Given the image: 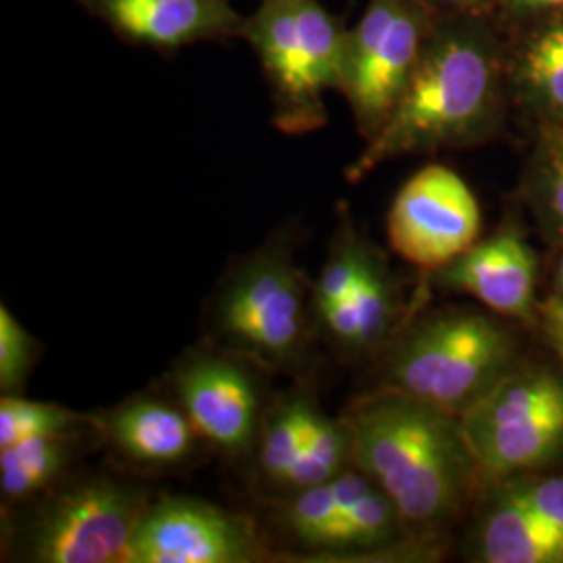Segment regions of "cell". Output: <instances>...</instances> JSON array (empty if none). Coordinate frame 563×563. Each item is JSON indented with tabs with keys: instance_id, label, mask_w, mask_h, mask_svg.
Segmentation results:
<instances>
[{
	"instance_id": "obj_1",
	"label": "cell",
	"mask_w": 563,
	"mask_h": 563,
	"mask_svg": "<svg viewBox=\"0 0 563 563\" xmlns=\"http://www.w3.org/2000/svg\"><path fill=\"white\" fill-rule=\"evenodd\" d=\"M507 92L505 30L493 15L441 13L401 99L344 172L351 184L393 159L490 136Z\"/></svg>"
},
{
	"instance_id": "obj_2",
	"label": "cell",
	"mask_w": 563,
	"mask_h": 563,
	"mask_svg": "<svg viewBox=\"0 0 563 563\" xmlns=\"http://www.w3.org/2000/svg\"><path fill=\"white\" fill-rule=\"evenodd\" d=\"M342 420L355 465L390 497L407 534L430 537L453 522L481 472L460 416L380 388L353 402Z\"/></svg>"
},
{
	"instance_id": "obj_3",
	"label": "cell",
	"mask_w": 563,
	"mask_h": 563,
	"mask_svg": "<svg viewBox=\"0 0 563 563\" xmlns=\"http://www.w3.org/2000/svg\"><path fill=\"white\" fill-rule=\"evenodd\" d=\"M211 322L223 349L255 367L301 369L316 334L311 288L286 242L265 244L225 276Z\"/></svg>"
},
{
	"instance_id": "obj_4",
	"label": "cell",
	"mask_w": 563,
	"mask_h": 563,
	"mask_svg": "<svg viewBox=\"0 0 563 563\" xmlns=\"http://www.w3.org/2000/svg\"><path fill=\"white\" fill-rule=\"evenodd\" d=\"M514 344L481 313H441L413 328L384 367V388L455 416L505 378Z\"/></svg>"
},
{
	"instance_id": "obj_5",
	"label": "cell",
	"mask_w": 563,
	"mask_h": 563,
	"mask_svg": "<svg viewBox=\"0 0 563 563\" xmlns=\"http://www.w3.org/2000/svg\"><path fill=\"white\" fill-rule=\"evenodd\" d=\"M148 507L136 484L86 476L55 486L21 522V560L36 563H123Z\"/></svg>"
},
{
	"instance_id": "obj_6",
	"label": "cell",
	"mask_w": 563,
	"mask_h": 563,
	"mask_svg": "<svg viewBox=\"0 0 563 563\" xmlns=\"http://www.w3.org/2000/svg\"><path fill=\"white\" fill-rule=\"evenodd\" d=\"M439 18L441 11L423 0H369L360 23L346 32L339 92L365 141L397 107Z\"/></svg>"
},
{
	"instance_id": "obj_7",
	"label": "cell",
	"mask_w": 563,
	"mask_h": 563,
	"mask_svg": "<svg viewBox=\"0 0 563 563\" xmlns=\"http://www.w3.org/2000/svg\"><path fill=\"white\" fill-rule=\"evenodd\" d=\"M478 470L509 476L555 457L563 446V383L544 369L507 374L460 416Z\"/></svg>"
},
{
	"instance_id": "obj_8",
	"label": "cell",
	"mask_w": 563,
	"mask_h": 563,
	"mask_svg": "<svg viewBox=\"0 0 563 563\" xmlns=\"http://www.w3.org/2000/svg\"><path fill=\"white\" fill-rule=\"evenodd\" d=\"M386 234L405 262L439 272L478 242L481 207L453 169L426 165L397 192Z\"/></svg>"
},
{
	"instance_id": "obj_9",
	"label": "cell",
	"mask_w": 563,
	"mask_h": 563,
	"mask_svg": "<svg viewBox=\"0 0 563 563\" xmlns=\"http://www.w3.org/2000/svg\"><path fill=\"white\" fill-rule=\"evenodd\" d=\"M267 555L257 526L195 497L148 504L123 563H251Z\"/></svg>"
},
{
	"instance_id": "obj_10",
	"label": "cell",
	"mask_w": 563,
	"mask_h": 563,
	"mask_svg": "<svg viewBox=\"0 0 563 563\" xmlns=\"http://www.w3.org/2000/svg\"><path fill=\"white\" fill-rule=\"evenodd\" d=\"M253 365L234 353L195 351L174 372V390L205 443L225 455H249L260 441L262 390Z\"/></svg>"
},
{
	"instance_id": "obj_11",
	"label": "cell",
	"mask_w": 563,
	"mask_h": 563,
	"mask_svg": "<svg viewBox=\"0 0 563 563\" xmlns=\"http://www.w3.org/2000/svg\"><path fill=\"white\" fill-rule=\"evenodd\" d=\"M262 60L274 95V123L284 134H309L322 128L328 113L311 101L302 76L299 0H262L241 32Z\"/></svg>"
},
{
	"instance_id": "obj_12",
	"label": "cell",
	"mask_w": 563,
	"mask_h": 563,
	"mask_svg": "<svg viewBox=\"0 0 563 563\" xmlns=\"http://www.w3.org/2000/svg\"><path fill=\"white\" fill-rule=\"evenodd\" d=\"M128 41L180 48L241 36L244 18L230 0H78Z\"/></svg>"
},
{
	"instance_id": "obj_13",
	"label": "cell",
	"mask_w": 563,
	"mask_h": 563,
	"mask_svg": "<svg viewBox=\"0 0 563 563\" xmlns=\"http://www.w3.org/2000/svg\"><path fill=\"white\" fill-rule=\"evenodd\" d=\"M437 282L478 299L505 318H534L537 257L511 228L476 242L462 257L439 269Z\"/></svg>"
},
{
	"instance_id": "obj_14",
	"label": "cell",
	"mask_w": 563,
	"mask_h": 563,
	"mask_svg": "<svg viewBox=\"0 0 563 563\" xmlns=\"http://www.w3.org/2000/svg\"><path fill=\"white\" fill-rule=\"evenodd\" d=\"M504 30L507 92L537 123L563 121V9Z\"/></svg>"
},
{
	"instance_id": "obj_15",
	"label": "cell",
	"mask_w": 563,
	"mask_h": 563,
	"mask_svg": "<svg viewBox=\"0 0 563 563\" xmlns=\"http://www.w3.org/2000/svg\"><path fill=\"white\" fill-rule=\"evenodd\" d=\"M99 430L123 460L157 470L188 462L202 441L180 405L146 395L121 402Z\"/></svg>"
},
{
	"instance_id": "obj_16",
	"label": "cell",
	"mask_w": 563,
	"mask_h": 563,
	"mask_svg": "<svg viewBox=\"0 0 563 563\" xmlns=\"http://www.w3.org/2000/svg\"><path fill=\"white\" fill-rule=\"evenodd\" d=\"M399 313L395 284L376 253L363 269L353 292L334 309L316 318V334L344 355H365L388 341Z\"/></svg>"
},
{
	"instance_id": "obj_17",
	"label": "cell",
	"mask_w": 563,
	"mask_h": 563,
	"mask_svg": "<svg viewBox=\"0 0 563 563\" xmlns=\"http://www.w3.org/2000/svg\"><path fill=\"white\" fill-rule=\"evenodd\" d=\"M478 558L486 563H563V532L505 493L481 526Z\"/></svg>"
},
{
	"instance_id": "obj_18",
	"label": "cell",
	"mask_w": 563,
	"mask_h": 563,
	"mask_svg": "<svg viewBox=\"0 0 563 563\" xmlns=\"http://www.w3.org/2000/svg\"><path fill=\"white\" fill-rule=\"evenodd\" d=\"M407 528L390 497L374 486L362 501L323 528L305 551L322 560H349V555L378 553L399 543Z\"/></svg>"
},
{
	"instance_id": "obj_19",
	"label": "cell",
	"mask_w": 563,
	"mask_h": 563,
	"mask_svg": "<svg viewBox=\"0 0 563 563\" xmlns=\"http://www.w3.org/2000/svg\"><path fill=\"white\" fill-rule=\"evenodd\" d=\"M84 434L27 439L0 449L2 504L18 507L46 495L63 481Z\"/></svg>"
},
{
	"instance_id": "obj_20",
	"label": "cell",
	"mask_w": 563,
	"mask_h": 563,
	"mask_svg": "<svg viewBox=\"0 0 563 563\" xmlns=\"http://www.w3.org/2000/svg\"><path fill=\"white\" fill-rule=\"evenodd\" d=\"M374 486L372 478L355 465L328 483L278 497L276 522L295 543L307 549L328 523L362 501Z\"/></svg>"
},
{
	"instance_id": "obj_21",
	"label": "cell",
	"mask_w": 563,
	"mask_h": 563,
	"mask_svg": "<svg viewBox=\"0 0 563 563\" xmlns=\"http://www.w3.org/2000/svg\"><path fill=\"white\" fill-rule=\"evenodd\" d=\"M322 409L309 395H288L265 411L257 441V470L262 483L278 497L284 495L292 465L301 453Z\"/></svg>"
},
{
	"instance_id": "obj_22",
	"label": "cell",
	"mask_w": 563,
	"mask_h": 563,
	"mask_svg": "<svg viewBox=\"0 0 563 563\" xmlns=\"http://www.w3.org/2000/svg\"><path fill=\"white\" fill-rule=\"evenodd\" d=\"M302 76L311 101L325 109L323 92L339 90L346 32L320 0H299Z\"/></svg>"
},
{
	"instance_id": "obj_23",
	"label": "cell",
	"mask_w": 563,
	"mask_h": 563,
	"mask_svg": "<svg viewBox=\"0 0 563 563\" xmlns=\"http://www.w3.org/2000/svg\"><path fill=\"white\" fill-rule=\"evenodd\" d=\"M351 467H355V449L346 423L322 411L302 444L282 497L328 483Z\"/></svg>"
},
{
	"instance_id": "obj_24",
	"label": "cell",
	"mask_w": 563,
	"mask_h": 563,
	"mask_svg": "<svg viewBox=\"0 0 563 563\" xmlns=\"http://www.w3.org/2000/svg\"><path fill=\"white\" fill-rule=\"evenodd\" d=\"M92 428H101V420L57 402L30 401L23 395H2L0 399V449L27 439L86 434Z\"/></svg>"
},
{
	"instance_id": "obj_25",
	"label": "cell",
	"mask_w": 563,
	"mask_h": 563,
	"mask_svg": "<svg viewBox=\"0 0 563 563\" xmlns=\"http://www.w3.org/2000/svg\"><path fill=\"white\" fill-rule=\"evenodd\" d=\"M526 188L544 222L563 232V121L539 123Z\"/></svg>"
},
{
	"instance_id": "obj_26",
	"label": "cell",
	"mask_w": 563,
	"mask_h": 563,
	"mask_svg": "<svg viewBox=\"0 0 563 563\" xmlns=\"http://www.w3.org/2000/svg\"><path fill=\"white\" fill-rule=\"evenodd\" d=\"M41 360V344L18 322L7 305L0 307V393L21 395Z\"/></svg>"
},
{
	"instance_id": "obj_27",
	"label": "cell",
	"mask_w": 563,
	"mask_h": 563,
	"mask_svg": "<svg viewBox=\"0 0 563 563\" xmlns=\"http://www.w3.org/2000/svg\"><path fill=\"white\" fill-rule=\"evenodd\" d=\"M511 499L526 505L563 532V478L523 483L507 490Z\"/></svg>"
},
{
	"instance_id": "obj_28",
	"label": "cell",
	"mask_w": 563,
	"mask_h": 563,
	"mask_svg": "<svg viewBox=\"0 0 563 563\" xmlns=\"http://www.w3.org/2000/svg\"><path fill=\"white\" fill-rule=\"evenodd\" d=\"M558 9H563V0H495V20L501 27H509Z\"/></svg>"
},
{
	"instance_id": "obj_29",
	"label": "cell",
	"mask_w": 563,
	"mask_h": 563,
	"mask_svg": "<svg viewBox=\"0 0 563 563\" xmlns=\"http://www.w3.org/2000/svg\"><path fill=\"white\" fill-rule=\"evenodd\" d=\"M541 318H543L544 334L558 355L563 362V301L560 297H553L541 307Z\"/></svg>"
},
{
	"instance_id": "obj_30",
	"label": "cell",
	"mask_w": 563,
	"mask_h": 563,
	"mask_svg": "<svg viewBox=\"0 0 563 563\" xmlns=\"http://www.w3.org/2000/svg\"><path fill=\"white\" fill-rule=\"evenodd\" d=\"M441 13H465V15H493L495 0H423Z\"/></svg>"
},
{
	"instance_id": "obj_31",
	"label": "cell",
	"mask_w": 563,
	"mask_h": 563,
	"mask_svg": "<svg viewBox=\"0 0 563 563\" xmlns=\"http://www.w3.org/2000/svg\"><path fill=\"white\" fill-rule=\"evenodd\" d=\"M558 297L563 301V257L560 267H558Z\"/></svg>"
}]
</instances>
